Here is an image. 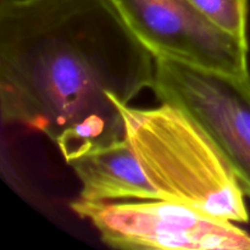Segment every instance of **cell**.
Segmentation results:
<instances>
[{
  "label": "cell",
  "mask_w": 250,
  "mask_h": 250,
  "mask_svg": "<svg viewBox=\"0 0 250 250\" xmlns=\"http://www.w3.org/2000/svg\"><path fill=\"white\" fill-rule=\"evenodd\" d=\"M151 89L210 137L250 198V73L232 75L156 58Z\"/></svg>",
  "instance_id": "3957f363"
},
{
  "label": "cell",
  "mask_w": 250,
  "mask_h": 250,
  "mask_svg": "<svg viewBox=\"0 0 250 250\" xmlns=\"http://www.w3.org/2000/svg\"><path fill=\"white\" fill-rule=\"evenodd\" d=\"M81 182L80 199L109 203L120 199H159L126 139L68 161Z\"/></svg>",
  "instance_id": "8992f818"
},
{
  "label": "cell",
  "mask_w": 250,
  "mask_h": 250,
  "mask_svg": "<svg viewBox=\"0 0 250 250\" xmlns=\"http://www.w3.org/2000/svg\"><path fill=\"white\" fill-rule=\"evenodd\" d=\"M210 21L248 41V0H189Z\"/></svg>",
  "instance_id": "52a82bcc"
},
{
  "label": "cell",
  "mask_w": 250,
  "mask_h": 250,
  "mask_svg": "<svg viewBox=\"0 0 250 250\" xmlns=\"http://www.w3.org/2000/svg\"><path fill=\"white\" fill-rule=\"evenodd\" d=\"M119 107L125 139L159 199L214 219L249 221L246 194L233 170L189 115L166 103L153 109Z\"/></svg>",
  "instance_id": "7a4b0ae2"
},
{
  "label": "cell",
  "mask_w": 250,
  "mask_h": 250,
  "mask_svg": "<svg viewBox=\"0 0 250 250\" xmlns=\"http://www.w3.org/2000/svg\"><path fill=\"white\" fill-rule=\"evenodd\" d=\"M154 58L246 75L248 41L225 31L189 0H110Z\"/></svg>",
  "instance_id": "5b68a950"
},
{
  "label": "cell",
  "mask_w": 250,
  "mask_h": 250,
  "mask_svg": "<svg viewBox=\"0 0 250 250\" xmlns=\"http://www.w3.org/2000/svg\"><path fill=\"white\" fill-rule=\"evenodd\" d=\"M70 207L90 221L111 248L250 250V234L234 222L214 219L170 200L92 203L78 198Z\"/></svg>",
  "instance_id": "277c9868"
},
{
  "label": "cell",
  "mask_w": 250,
  "mask_h": 250,
  "mask_svg": "<svg viewBox=\"0 0 250 250\" xmlns=\"http://www.w3.org/2000/svg\"><path fill=\"white\" fill-rule=\"evenodd\" d=\"M155 58L110 0L0 1V110L66 163L125 138L119 105L151 88Z\"/></svg>",
  "instance_id": "6da1fadb"
}]
</instances>
